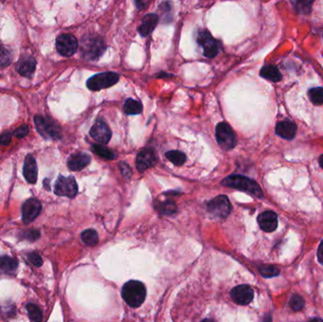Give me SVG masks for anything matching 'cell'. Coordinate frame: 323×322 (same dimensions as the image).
I'll return each mask as SVG.
<instances>
[{
	"mask_svg": "<svg viewBox=\"0 0 323 322\" xmlns=\"http://www.w3.org/2000/svg\"><path fill=\"white\" fill-rule=\"evenodd\" d=\"M221 184L227 187L246 192L247 194L259 199H262L264 197V193L259 184L255 181L247 178L246 176L236 174L231 175L221 182Z\"/></svg>",
	"mask_w": 323,
	"mask_h": 322,
	"instance_id": "6da1fadb",
	"label": "cell"
},
{
	"mask_svg": "<svg viewBox=\"0 0 323 322\" xmlns=\"http://www.w3.org/2000/svg\"><path fill=\"white\" fill-rule=\"evenodd\" d=\"M147 296L144 284L139 281H129L122 287V298L128 305L136 308L142 305Z\"/></svg>",
	"mask_w": 323,
	"mask_h": 322,
	"instance_id": "7a4b0ae2",
	"label": "cell"
},
{
	"mask_svg": "<svg viewBox=\"0 0 323 322\" xmlns=\"http://www.w3.org/2000/svg\"><path fill=\"white\" fill-rule=\"evenodd\" d=\"M35 126L38 133L46 139L58 140L62 137V131L57 123L46 116L36 115L34 117Z\"/></svg>",
	"mask_w": 323,
	"mask_h": 322,
	"instance_id": "3957f363",
	"label": "cell"
},
{
	"mask_svg": "<svg viewBox=\"0 0 323 322\" xmlns=\"http://www.w3.org/2000/svg\"><path fill=\"white\" fill-rule=\"evenodd\" d=\"M105 49L106 46L103 40L99 37H85L82 39L81 54L87 60H97L102 55Z\"/></svg>",
	"mask_w": 323,
	"mask_h": 322,
	"instance_id": "277c9868",
	"label": "cell"
},
{
	"mask_svg": "<svg viewBox=\"0 0 323 322\" xmlns=\"http://www.w3.org/2000/svg\"><path fill=\"white\" fill-rule=\"evenodd\" d=\"M119 80V75L114 72H104L91 77L87 82V87L92 91H99L102 89L114 86Z\"/></svg>",
	"mask_w": 323,
	"mask_h": 322,
	"instance_id": "5b68a950",
	"label": "cell"
},
{
	"mask_svg": "<svg viewBox=\"0 0 323 322\" xmlns=\"http://www.w3.org/2000/svg\"><path fill=\"white\" fill-rule=\"evenodd\" d=\"M215 136L218 145L224 151H231L236 146L235 134L226 122H221L216 126Z\"/></svg>",
	"mask_w": 323,
	"mask_h": 322,
	"instance_id": "8992f818",
	"label": "cell"
},
{
	"mask_svg": "<svg viewBox=\"0 0 323 322\" xmlns=\"http://www.w3.org/2000/svg\"><path fill=\"white\" fill-rule=\"evenodd\" d=\"M207 210L212 215L215 217L226 218L231 213V206L228 198L220 195L210 200L207 203Z\"/></svg>",
	"mask_w": 323,
	"mask_h": 322,
	"instance_id": "52a82bcc",
	"label": "cell"
},
{
	"mask_svg": "<svg viewBox=\"0 0 323 322\" xmlns=\"http://www.w3.org/2000/svg\"><path fill=\"white\" fill-rule=\"evenodd\" d=\"M197 41L199 43L200 46H201V47L203 48V55L205 57L215 58L219 51V46L218 44L216 42V40L213 38V36L211 35L208 31H199L198 37H197Z\"/></svg>",
	"mask_w": 323,
	"mask_h": 322,
	"instance_id": "ba28073f",
	"label": "cell"
},
{
	"mask_svg": "<svg viewBox=\"0 0 323 322\" xmlns=\"http://www.w3.org/2000/svg\"><path fill=\"white\" fill-rule=\"evenodd\" d=\"M54 193L57 196L74 198L77 194V184L73 177L60 176L55 184Z\"/></svg>",
	"mask_w": 323,
	"mask_h": 322,
	"instance_id": "9c48e42d",
	"label": "cell"
},
{
	"mask_svg": "<svg viewBox=\"0 0 323 322\" xmlns=\"http://www.w3.org/2000/svg\"><path fill=\"white\" fill-rule=\"evenodd\" d=\"M77 46V41L72 34H62L56 41L58 52L64 57L72 56L76 52Z\"/></svg>",
	"mask_w": 323,
	"mask_h": 322,
	"instance_id": "30bf717a",
	"label": "cell"
},
{
	"mask_svg": "<svg viewBox=\"0 0 323 322\" xmlns=\"http://www.w3.org/2000/svg\"><path fill=\"white\" fill-rule=\"evenodd\" d=\"M90 135L93 139L101 145L107 144L111 140L112 132L103 120H96L90 130Z\"/></svg>",
	"mask_w": 323,
	"mask_h": 322,
	"instance_id": "8fae6325",
	"label": "cell"
},
{
	"mask_svg": "<svg viewBox=\"0 0 323 322\" xmlns=\"http://www.w3.org/2000/svg\"><path fill=\"white\" fill-rule=\"evenodd\" d=\"M157 163V156L153 149H145L139 152L136 157V169L139 172H144L153 168Z\"/></svg>",
	"mask_w": 323,
	"mask_h": 322,
	"instance_id": "7c38bea8",
	"label": "cell"
},
{
	"mask_svg": "<svg viewBox=\"0 0 323 322\" xmlns=\"http://www.w3.org/2000/svg\"><path fill=\"white\" fill-rule=\"evenodd\" d=\"M42 210L41 202L36 199L26 200L22 206V219L24 223H31L37 218Z\"/></svg>",
	"mask_w": 323,
	"mask_h": 322,
	"instance_id": "4fadbf2b",
	"label": "cell"
},
{
	"mask_svg": "<svg viewBox=\"0 0 323 322\" xmlns=\"http://www.w3.org/2000/svg\"><path fill=\"white\" fill-rule=\"evenodd\" d=\"M231 297L233 302L240 305H247L251 303L254 292L248 285H238L231 291Z\"/></svg>",
	"mask_w": 323,
	"mask_h": 322,
	"instance_id": "5bb4252c",
	"label": "cell"
},
{
	"mask_svg": "<svg viewBox=\"0 0 323 322\" xmlns=\"http://www.w3.org/2000/svg\"><path fill=\"white\" fill-rule=\"evenodd\" d=\"M260 228L266 232H272L278 227L277 215L272 211H266L261 213L257 218Z\"/></svg>",
	"mask_w": 323,
	"mask_h": 322,
	"instance_id": "9a60e30c",
	"label": "cell"
},
{
	"mask_svg": "<svg viewBox=\"0 0 323 322\" xmlns=\"http://www.w3.org/2000/svg\"><path fill=\"white\" fill-rule=\"evenodd\" d=\"M23 174L28 183L32 184L36 183L38 177V169L36 161L32 155H28L26 157L23 168Z\"/></svg>",
	"mask_w": 323,
	"mask_h": 322,
	"instance_id": "2e32d148",
	"label": "cell"
},
{
	"mask_svg": "<svg viewBox=\"0 0 323 322\" xmlns=\"http://www.w3.org/2000/svg\"><path fill=\"white\" fill-rule=\"evenodd\" d=\"M91 162V157L82 152H78L70 156L67 161V166L69 169L72 171H79L86 168Z\"/></svg>",
	"mask_w": 323,
	"mask_h": 322,
	"instance_id": "e0dca14e",
	"label": "cell"
},
{
	"mask_svg": "<svg viewBox=\"0 0 323 322\" xmlns=\"http://www.w3.org/2000/svg\"><path fill=\"white\" fill-rule=\"evenodd\" d=\"M276 133L286 140H292L297 133V126L290 120H284L276 125Z\"/></svg>",
	"mask_w": 323,
	"mask_h": 322,
	"instance_id": "ac0fdd59",
	"label": "cell"
},
{
	"mask_svg": "<svg viewBox=\"0 0 323 322\" xmlns=\"http://www.w3.org/2000/svg\"><path fill=\"white\" fill-rule=\"evenodd\" d=\"M158 21H159V17H158L157 15L150 14V15H146L142 21V24L138 28V32L140 33V35L143 36V37L150 35L152 33V31L157 26Z\"/></svg>",
	"mask_w": 323,
	"mask_h": 322,
	"instance_id": "d6986e66",
	"label": "cell"
},
{
	"mask_svg": "<svg viewBox=\"0 0 323 322\" xmlns=\"http://www.w3.org/2000/svg\"><path fill=\"white\" fill-rule=\"evenodd\" d=\"M18 267V261L13 257L3 255L0 256V272L6 274H13Z\"/></svg>",
	"mask_w": 323,
	"mask_h": 322,
	"instance_id": "ffe728a7",
	"label": "cell"
},
{
	"mask_svg": "<svg viewBox=\"0 0 323 322\" xmlns=\"http://www.w3.org/2000/svg\"><path fill=\"white\" fill-rule=\"evenodd\" d=\"M36 67V61L32 57H28L20 61L19 65L17 67V71L20 75L24 77H31L35 71Z\"/></svg>",
	"mask_w": 323,
	"mask_h": 322,
	"instance_id": "44dd1931",
	"label": "cell"
},
{
	"mask_svg": "<svg viewBox=\"0 0 323 322\" xmlns=\"http://www.w3.org/2000/svg\"><path fill=\"white\" fill-rule=\"evenodd\" d=\"M260 75L267 80H270V81H273V82H278L282 79L281 72L274 65L264 66L260 71Z\"/></svg>",
	"mask_w": 323,
	"mask_h": 322,
	"instance_id": "7402d4cb",
	"label": "cell"
},
{
	"mask_svg": "<svg viewBox=\"0 0 323 322\" xmlns=\"http://www.w3.org/2000/svg\"><path fill=\"white\" fill-rule=\"evenodd\" d=\"M123 111L128 115H136V114H140L142 113L143 106L139 101H136L133 98H128L124 102Z\"/></svg>",
	"mask_w": 323,
	"mask_h": 322,
	"instance_id": "603a6c76",
	"label": "cell"
},
{
	"mask_svg": "<svg viewBox=\"0 0 323 322\" xmlns=\"http://www.w3.org/2000/svg\"><path fill=\"white\" fill-rule=\"evenodd\" d=\"M166 157L170 161L173 165L177 167L183 166L186 161V156L185 153L179 151H170L166 153Z\"/></svg>",
	"mask_w": 323,
	"mask_h": 322,
	"instance_id": "cb8c5ba5",
	"label": "cell"
},
{
	"mask_svg": "<svg viewBox=\"0 0 323 322\" xmlns=\"http://www.w3.org/2000/svg\"><path fill=\"white\" fill-rule=\"evenodd\" d=\"M80 236L83 243L88 246H95L98 242V234L93 229L85 230L84 231H82Z\"/></svg>",
	"mask_w": 323,
	"mask_h": 322,
	"instance_id": "d4e9b609",
	"label": "cell"
},
{
	"mask_svg": "<svg viewBox=\"0 0 323 322\" xmlns=\"http://www.w3.org/2000/svg\"><path fill=\"white\" fill-rule=\"evenodd\" d=\"M92 151L95 152L96 155H98L101 158H104L105 160H114L116 155L112 152L110 149L103 145H94L92 146Z\"/></svg>",
	"mask_w": 323,
	"mask_h": 322,
	"instance_id": "484cf974",
	"label": "cell"
},
{
	"mask_svg": "<svg viewBox=\"0 0 323 322\" xmlns=\"http://www.w3.org/2000/svg\"><path fill=\"white\" fill-rule=\"evenodd\" d=\"M27 311L29 313L30 319L33 322H42L43 321V312L40 307L34 303L27 304Z\"/></svg>",
	"mask_w": 323,
	"mask_h": 322,
	"instance_id": "4316f807",
	"label": "cell"
},
{
	"mask_svg": "<svg viewBox=\"0 0 323 322\" xmlns=\"http://www.w3.org/2000/svg\"><path fill=\"white\" fill-rule=\"evenodd\" d=\"M308 96L311 102L317 106L323 104V87H315L309 90Z\"/></svg>",
	"mask_w": 323,
	"mask_h": 322,
	"instance_id": "83f0119b",
	"label": "cell"
},
{
	"mask_svg": "<svg viewBox=\"0 0 323 322\" xmlns=\"http://www.w3.org/2000/svg\"><path fill=\"white\" fill-rule=\"evenodd\" d=\"M41 233L38 230L35 229H31V230H23L21 231L19 234L20 239L22 240H27L30 242H33L38 240Z\"/></svg>",
	"mask_w": 323,
	"mask_h": 322,
	"instance_id": "f1b7e54d",
	"label": "cell"
},
{
	"mask_svg": "<svg viewBox=\"0 0 323 322\" xmlns=\"http://www.w3.org/2000/svg\"><path fill=\"white\" fill-rule=\"evenodd\" d=\"M259 272L265 278H273L280 274V270L273 265H261L259 267Z\"/></svg>",
	"mask_w": 323,
	"mask_h": 322,
	"instance_id": "f546056e",
	"label": "cell"
},
{
	"mask_svg": "<svg viewBox=\"0 0 323 322\" xmlns=\"http://www.w3.org/2000/svg\"><path fill=\"white\" fill-rule=\"evenodd\" d=\"M304 300L300 295H293L289 301V305L294 311H301L304 307Z\"/></svg>",
	"mask_w": 323,
	"mask_h": 322,
	"instance_id": "4dcf8cb0",
	"label": "cell"
},
{
	"mask_svg": "<svg viewBox=\"0 0 323 322\" xmlns=\"http://www.w3.org/2000/svg\"><path fill=\"white\" fill-rule=\"evenodd\" d=\"M12 62V55L10 52L0 45V66L5 67Z\"/></svg>",
	"mask_w": 323,
	"mask_h": 322,
	"instance_id": "1f68e13d",
	"label": "cell"
},
{
	"mask_svg": "<svg viewBox=\"0 0 323 322\" xmlns=\"http://www.w3.org/2000/svg\"><path fill=\"white\" fill-rule=\"evenodd\" d=\"M295 9L298 11L300 14L307 15L311 12V6L313 2H307V1H302V2H293Z\"/></svg>",
	"mask_w": 323,
	"mask_h": 322,
	"instance_id": "d6a6232c",
	"label": "cell"
},
{
	"mask_svg": "<svg viewBox=\"0 0 323 322\" xmlns=\"http://www.w3.org/2000/svg\"><path fill=\"white\" fill-rule=\"evenodd\" d=\"M158 209L160 210V212L162 214L170 215V214H173V213H175L177 211V206L172 201H165V202L160 203Z\"/></svg>",
	"mask_w": 323,
	"mask_h": 322,
	"instance_id": "836d02e7",
	"label": "cell"
},
{
	"mask_svg": "<svg viewBox=\"0 0 323 322\" xmlns=\"http://www.w3.org/2000/svg\"><path fill=\"white\" fill-rule=\"evenodd\" d=\"M28 259L34 266L39 267V266L43 265L42 257L39 255L38 252H31V253H29Z\"/></svg>",
	"mask_w": 323,
	"mask_h": 322,
	"instance_id": "e575fe53",
	"label": "cell"
},
{
	"mask_svg": "<svg viewBox=\"0 0 323 322\" xmlns=\"http://www.w3.org/2000/svg\"><path fill=\"white\" fill-rule=\"evenodd\" d=\"M119 167H120V170H121V173H122L123 177H125L127 179H129V178L132 177L133 172H132L131 168L129 167V165H127L126 163H120Z\"/></svg>",
	"mask_w": 323,
	"mask_h": 322,
	"instance_id": "d590c367",
	"label": "cell"
},
{
	"mask_svg": "<svg viewBox=\"0 0 323 322\" xmlns=\"http://www.w3.org/2000/svg\"><path fill=\"white\" fill-rule=\"evenodd\" d=\"M13 133L10 132H5V133L0 134V144L2 146H8L11 143Z\"/></svg>",
	"mask_w": 323,
	"mask_h": 322,
	"instance_id": "8d00e7d4",
	"label": "cell"
},
{
	"mask_svg": "<svg viewBox=\"0 0 323 322\" xmlns=\"http://www.w3.org/2000/svg\"><path fill=\"white\" fill-rule=\"evenodd\" d=\"M29 133V127L27 125H23L19 127L18 129H16L15 132H14V135L18 137V138H23L25 136H27Z\"/></svg>",
	"mask_w": 323,
	"mask_h": 322,
	"instance_id": "74e56055",
	"label": "cell"
},
{
	"mask_svg": "<svg viewBox=\"0 0 323 322\" xmlns=\"http://www.w3.org/2000/svg\"><path fill=\"white\" fill-rule=\"evenodd\" d=\"M318 260L322 265H323V241L318 248Z\"/></svg>",
	"mask_w": 323,
	"mask_h": 322,
	"instance_id": "f35d334b",
	"label": "cell"
},
{
	"mask_svg": "<svg viewBox=\"0 0 323 322\" xmlns=\"http://www.w3.org/2000/svg\"><path fill=\"white\" fill-rule=\"evenodd\" d=\"M319 163H320V166L322 167V169H323V154L321 156V158L319 160Z\"/></svg>",
	"mask_w": 323,
	"mask_h": 322,
	"instance_id": "ab89813d",
	"label": "cell"
},
{
	"mask_svg": "<svg viewBox=\"0 0 323 322\" xmlns=\"http://www.w3.org/2000/svg\"><path fill=\"white\" fill-rule=\"evenodd\" d=\"M308 322H323V320H321V319H313L311 321H309Z\"/></svg>",
	"mask_w": 323,
	"mask_h": 322,
	"instance_id": "60d3db41",
	"label": "cell"
},
{
	"mask_svg": "<svg viewBox=\"0 0 323 322\" xmlns=\"http://www.w3.org/2000/svg\"><path fill=\"white\" fill-rule=\"evenodd\" d=\"M215 322L214 321H212V320H203L202 322Z\"/></svg>",
	"mask_w": 323,
	"mask_h": 322,
	"instance_id": "b9f144b4",
	"label": "cell"
}]
</instances>
